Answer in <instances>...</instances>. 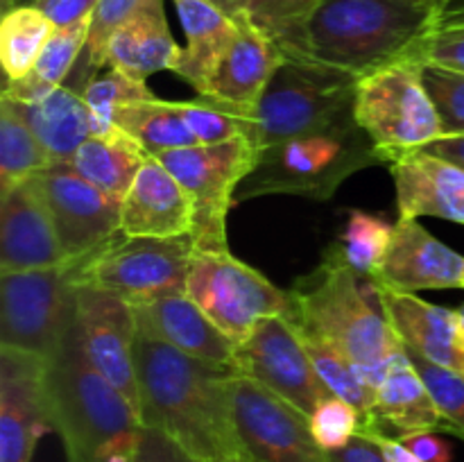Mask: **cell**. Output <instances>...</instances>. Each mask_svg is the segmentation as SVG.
<instances>
[{
  "label": "cell",
  "mask_w": 464,
  "mask_h": 462,
  "mask_svg": "<svg viewBox=\"0 0 464 462\" xmlns=\"http://www.w3.org/2000/svg\"><path fill=\"white\" fill-rule=\"evenodd\" d=\"M236 23H238V34L231 41L222 62L218 63L202 95L252 118L254 109L261 102L285 54L279 43L263 34L245 14L236 16Z\"/></svg>",
  "instance_id": "d6986e66"
},
{
  "label": "cell",
  "mask_w": 464,
  "mask_h": 462,
  "mask_svg": "<svg viewBox=\"0 0 464 462\" xmlns=\"http://www.w3.org/2000/svg\"><path fill=\"white\" fill-rule=\"evenodd\" d=\"M231 370L266 385L308 417L331 397L304 347L297 326L285 315L263 320L236 347Z\"/></svg>",
  "instance_id": "4fadbf2b"
},
{
  "label": "cell",
  "mask_w": 464,
  "mask_h": 462,
  "mask_svg": "<svg viewBox=\"0 0 464 462\" xmlns=\"http://www.w3.org/2000/svg\"><path fill=\"white\" fill-rule=\"evenodd\" d=\"M75 263L0 279V347L48 358L77 320Z\"/></svg>",
  "instance_id": "30bf717a"
},
{
  "label": "cell",
  "mask_w": 464,
  "mask_h": 462,
  "mask_svg": "<svg viewBox=\"0 0 464 462\" xmlns=\"http://www.w3.org/2000/svg\"><path fill=\"white\" fill-rule=\"evenodd\" d=\"M460 288H464V270H462V284H460Z\"/></svg>",
  "instance_id": "9f6ffc18"
},
{
  "label": "cell",
  "mask_w": 464,
  "mask_h": 462,
  "mask_svg": "<svg viewBox=\"0 0 464 462\" xmlns=\"http://www.w3.org/2000/svg\"><path fill=\"white\" fill-rule=\"evenodd\" d=\"M420 59L424 63L464 72V9L449 12L426 39Z\"/></svg>",
  "instance_id": "b9f144b4"
},
{
  "label": "cell",
  "mask_w": 464,
  "mask_h": 462,
  "mask_svg": "<svg viewBox=\"0 0 464 462\" xmlns=\"http://www.w3.org/2000/svg\"><path fill=\"white\" fill-rule=\"evenodd\" d=\"M317 5L320 0H247L243 14L285 54L297 43Z\"/></svg>",
  "instance_id": "8d00e7d4"
},
{
  "label": "cell",
  "mask_w": 464,
  "mask_h": 462,
  "mask_svg": "<svg viewBox=\"0 0 464 462\" xmlns=\"http://www.w3.org/2000/svg\"><path fill=\"white\" fill-rule=\"evenodd\" d=\"M295 324V322H293ZM297 326V324H295ZM299 335H302V342L306 347L308 356H311L313 365H315L317 374L324 380V385L329 388V392L334 397L344 399L347 403H352L362 417V428L361 433H383L376 421V392L361 379L356 370H353L352 362L334 347V344L326 342L322 335H317L315 331H308L304 326H297Z\"/></svg>",
  "instance_id": "f546056e"
},
{
  "label": "cell",
  "mask_w": 464,
  "mask_h": 462,
  "mask_svg": "<svg viewBox=\"0 0 464 462\" xmlns=\"http://www.w3.org/2000/svg\"><path fill=\"white\" fill-rule=\"evenodd\" d=\"M91 16L84 21L75 23V25L59 27L50 41L45 43L44 53L39 54L32 71L21 80L7 82L3 95L12 98L16 102H36V100L45 98L59 86L66 84L68 75L80 62L82 54L86 50V39H89Z\"/></svg>",
  "instance_id": "f1b7e54d"
},
{
  "label": "cell",
  "mask_w": 464,
  "mask_h": 462,
  "mask_svg": "<svg viewBox=\"0 0 464 462\" xmlns=\"http://www.w3.org/2000/svg\"><path fill=\"white\" fill-rule=\"evenodd\" d=\"M139 335L159 340L213 367L231 370L236 344L186 294L131 303Z\"/></svg>",
  "instance_id": "ffe728a7"
},
{
  "label": "cell",
  "mask_w": 464,
  "mask_h": 462,
  "mask_svg": "<svg viewBox=\"0 0 464 462\" xmlns=\"http://www.w3.org/2000/svg\"><path fill=\"white\" fill-rule=\"evenodd\" d=\"M32 3H34V0H3V14L14 7H25V5H32Z\"/></svg>",
  "instance_id": "f907efd6"
},
{
  "label": "cell",
  "mask_w": 464,
  "mask_h": 462,
  "mask_svg": "<svg viewBox=\"0 0 464 462\" xmlns=\"http://www.w3.org/2000/svg\"><path fill=\"white\" fill-rule=\"evenodd\" d=\"M376 290L403 347L464 376V347L456 311L435 306L417 294L399 293L383 284H376Z\"/></svg>",
  "instance_id": "603a6c76"
},
{
  "label": "cell",
  "mask_w": 464,
  "mask_h": 462,
  "mask_svg": "<svg viewBox=\"0 0 464 462\" xmlns=\"http://www.w3.org/2000/svg\"><path fill=\"white\" fill-rule=\"evenodd\" d=\"M421 80L438 111L442 136L464 134V72L424 63Z\"/></svg>",
  "instance_id": "f35d334b"
},
{
  "label": "cell",
  "mask_w": 464,
  "mask_h": 462,
  "mask_svg": "<svg viewBox=\"0 0 464 462\" xmlns=\"http://www.w3.org/2000/svg\"><path fill=\"white\" fill-rule=\"evenodd\" d=\"M82 62H84V66L77 72L75 80L59 86L57 91L36 100V102H16V100L7 98L14 104V109L25 118L30 130L44 143L54 163L71 161L72 154L82 148V143L93 136L91 113L84 102V89L93 80L95 72L86 63L84 54H82Z\"/></svg>",
  "instance_id": "cb8c5ba5"
},
{
  "label": "cell",
  "mask_w": 464,
  "mask_h": 462,
  "mask_svg": "<svg viewBox=\"0 0 464 462\" xmlns=\"http://www.w3.org/2000/svg\"><path fill=\"white\" fill-rule=\"evenodd\" d=\"M376 421L381 430H397V438L420 430L449 433V424L435 406L424 379L412 365L411 356L403 349L385 371L383 380L376 388Z\"/></svg>",
  "instance_id": "4316f807"
},
{
  "label": "cell",
  "mask_w": 464,
  "mask_h": 462,
  "mask_svg": "<svg viewBox=\"0 0 464 462\" xmlns=\"http://www.w3.org/2000/svg\"><path fill=\"white\" fill-rule=\"evenodd\" d=\"M331 462H388L383 448L372 435L358 433L352 442L338 451H329Z\"/></svg>",
  "instance_id": "bcb514c9"
},
{
  "label": "cell",
  "mask_w": 464,
  "mask_h": 462,
  "mask_svg": "<svg viewBox=\"0 0 464 462\" xmlns=\"http://www.w3.org/2000/svg\"><path fill=\"white\" fill-rule=\"evenodd\" d=\"M435 3H440V5H444V7H449V3H451V0H435Z\"/></svg>",
  "instance_id": "db71d44e"
},
{
  "label": "cell",
  "mask_w": 464,
  "mask_h": 462,
  "mask_svg": "<svg viewBox=\"0 0 464 462\" xmlns=\"http://www.w3.org/2000/svg\"><path fill=\"white\" fill-rule=\"evenodd\" d=\"M50 166L54 161L48 149L14 104L0 95V195Z\"/></svg>",
  "instance_id": "1f68e13d"
},
{
  "label": "cell",
  "mask_w": 464,
  "mask_h": 462,
  "mask_svg": "<svg viewBox=\"0 0 464 462\" xmlns=\"http://www.w3.org/2000/svg\"><path fill=\"white\" fill-rule=\"evenodd\" d=\"M424 152L433 154V157L444 159V161L453 163V166L462 168L464 170V134L462 136H442V139L433 140L426 148H421Z\"/></svg>",
  "instance_id": "7dc6e473"
},
{
  "label": "cell",
  "mask_w": 464,
  "mask_h": 462,
  "mask_svg": "<svg viewBox=\"0 0 464 462\" xmlns=\"http://www.w3.org/2000/svg\"><path fill=\"white\" fill-rule=\"evenodd\" d=\"M77 326L82 347L95 370L121 390L140 417L139 380H136L134 344L139 338L131 303L98 288H77Z\"/></svg>",
  "instance_id": "9a60e30c"
},
{
  "label": "cell",
  "mask_w": 464,
  "mask_h": 462,
  "mask_svg": "<svg viewBox=\"0 0 464 462\" xmlns=\"http://www.w3.org/2000/svg\"><path fill=\"white\" fill-rule=\"evenodd\" d=\"M113 122L131 139L139 140L152 157L168 149L199 145L181 113L177 111L175 102L168 100L154 98L148 102L127 104L113 113Z\"/></svg>",
  "instance_id": "4dcf8cb0"
},
{
  "label": "cell",
  "mask_w": 464,
  "mask_h": 462,
  "mask_svg": "<svg viewBox=\"0 0 464 462\" xmlns=\"http://www.w3.org/2000/svg\"><path fill=\"white\" fill-rule=\"evenodd\" d=\"M225 462H252V460H243V457H236V460H225Z\"/></svg>",
  "instance_id": "11a10c76"
},
{
  "label": "cell",
  "mask_w": 464,
  "mask_h": 462,
  "mask_svg": "<svg viewBox=\"0 0 464 462\" xmlns=\"http://www.w3.org/2000/svg\"><path fill=\"white\" fill-rule=\"evenodd\" d=\"M63 263H68L66 254L50 216L41 177H30L0 195V272L45 270Z\"/></svg>",
  "instance_id": "e0dca14e"
},
{
  "label": "cell",
  "mask_w": 464,
  "mask_h": 462,
  "mask_svg": "<svg viewBox=\"0 0 464 462\" xmlns=\"http://www.w3.org/2000/svg\"><path fill=\"white\" fill-rule=\"evenodd\" d=\"M39 177L68 263L80 265L121 234V199L102 193L68 163H54Z\"/></svg>",
  "instance_id": "5bb4252c"
},
{
  "label": "cell",
  "mask_w": 464,
  "mask_h": 462,
  "mask_svg": "<svg viewBox=\"0 0 464 462\" xmlns=\"http://www.w3.org/2000/svg\"><path fill=\"white\" fill-rule=\"evenodd\" d=\"M392 229L394 225H388L383 217L374 213L352 211L347 226L340 236V243L326 252L352 267L362 279L376 281L385 254H388L390 240H392Z\"/></svg>",
  "instance_id": "836d02e7"
},
{
  "label": "cell",
  "mask_w": 464,
  "mask_h": 462,
  "mask_svg": "<svg viewBox=\"0 0 464 462\" xmlns=\"http://www.w3.org/2000/svg\"><path fill=\"white\" fill-rule=\"evenodd\" d=\"M150 157L152 154L139 140L116 127L109 134L91 136L84 140L68 166L86 181L98 186L102 193L122 202Z\"/></svg>",
  "instance_id": "83f0119b"
},
{
  "label": "cell",
  "mask_w": 464,
  "mask_h": 462,
  "mask_svg": "<svg viewBox=\"0 0 464 462\" xmlns=\"http://www.w3.org/2000/svg\"><path fill=\"white\" fill-rule=\"evenodd\" d=\"M179 45L172 39L163 0H140L109 43L107 63L134 80L145 82L159 71H170Z\"/></svg>",
  "instance_id": "484cf974"
},
{
  "label": "cell",
  "mask_w": 464,
  "mask_h": 462,
  "mask_svg": "<svg viewBox=\"0 0 464 462\" xmlns=\"http://www.w3.org/2000/svg\"><path fill=\"white\" fill-rule=\"evenodd\" d=\"M288 320L334 344L376 392L394 358L403 351L376 284L358 276L329 252L315 272L293 285Z\"/></svg>",
  "instance_id": "3957f363"
},
{
  "label": "cell",
  "mask_w": 464,
  "mask_h": 462,
  "mask_svg": "<svg viewBox=\"0 0 464 462\" xmlns=\"http://www.w3.org/2000/svg\"><path fill=\"white\" fill-rule=\"evenodd\" d=\"M186 32V45L179 48L170 71L188 82L198 95L207 91L218 63L238 34L236 18L208 0H172Z\"/></svg>",
  "instance_id": "d4e9b609"
},
{
  "label": "cell",
  "mask_w": 464,
  "mask_h": 462,
  "mask_svg": "<svg viewBox=\"0 0 464 462\" xmlns=\"http://www.w3.org/2000/svg\"><path fill=\"white\" fill-rule=\"evenodd\" d=\"M367 435H372V438L381 444L388 462H424L420 456H415V453H412L399 438H390L388 433H367Z\"/></svg>",
  "instance_id": "c3c4849f"
},
{
  "label": "cell",
  "mask_w": 464,
  "mask_h": 462,
  "mask_svg": "<svg viewBox=\"0 0 464 462\" xmlns=\"http://www.w3.org/2000/svg\"><path fill=\"white\" fill-rule=\"evenodd\" d=\"M190 231L193 199L157 157H150L122 199L121 234L131 238H172Z\"/></svg>",
  "instance_id": "44dd1931"
},
{
  "label": "cell",
  "mask_w": 464,
  "mask_h": 462,
  "mask_svg": "<svg viewBox=\"0 0 464 462\" xmlns=\"http://www.w3.org/2000/svg\"><path fill=\"white\" fill-rule=\"evenodd\" d=\"M54 30H57L54 23L32 5L14 7L3 14L0 62H3L7 82L21 80L32 71Z\"/></svg>",
  "instance_id": "d6a6232c"
},
{
  "label": "cell",
  "mask_w": 464,
  "mask_h": 462,
  "mask_svg": "<svg viewBox=\"0 0 464 462\" xmlns=\"http://www.w3.org/2000/svg\"><path fill=\"white\" fill-rule=\"evenodd\" d=\"M208 3L216 5L218 9H222L227 16L236 18L245 12V5H247V0H208Z\"/></svg>",
  "instance_id": "681fc988"
},
{
  "label": "cell",
  "mask_w": 464,
  "mask_h": 462,
  "mask_svg": "<svg viewBox=\"0 0 464 462\" xmlns=\"http://www.w3.org/2000/svg\"><path fill=\"white\" fill-rule=\"evenodd\" d=\"M140 424L163 430L207 462L243 457L231 415L227 376L179 349L139 335L134 344Z\"/></svg>",
  "instance_id": "6da1fadb"
},
{
  "label": "cell",
  "mask_w": 464,
  "mask_h": 462,
  "mask_svg": "<svg viewBox=\"0 0 464 462\" xmlns=\"http://www.w3.org/2000/svg\"><path fill=\"white\" fill-rule=\"evenodd\" d=\"M447 9L435 0H320L285 54L365 77L420 59Z\"/></svg>",
  "instance_id": "7a4b0ae2"
},
{
  "label": "cell",
  "mask_w": 464,
  "mask_h": 462,
  "mask_svg": "<svg viewBox=\"0 0 464 462\" xmlns=\"http://www.w3.org/2000/svg\"><path fill=\"white\" fill-rule=\"evenodd\" d=\"M186 297L193 299L236 347L263 320L293 311L290 290H281L229 249H195L186 279Z\"/></svg>",
  "instance_id": "ba28073f"
},
{
  "label": "cell",
  "mask_w": 464,
  "mask_h": 462,
  "mask_svg": "<svg viewBox=\"0 0 464 462\" xmlns=\"http://www.w3.org/2000/svg\"><path fill=\"white\" fill-rule=\"evenodd\" d=\"M385 163L352 111L329 125L293 136L256 152L252 172L236 190V204L261 195H299L326 202L362 168Z\"/></svg>",
  "instance_id": "5b68a950"
},
{
  "label": "cell",
  "mask_w": 464,
  "mask_h": 462,
  "mask_svg": "<svg viewBox=\"0 0 464 462\" xmlns=\"http://www.w3.org/2000/svg\"><path fill=\"white\" fill-rule=\"evenodd\" d=\"M420 59H408L361 77L353 116L385 163L442 139L438 111L421 80Z\"/></svg>",
  "instance_id": "52a82bcc"
},
{
  "label": "cell",
  "mask_w": 464,
  "mask_h": 462,
  "mask_svg": "<svg viewBox=\"0 0 464 462\" xmlns=\"http://www.w3.org/2000/svg\"><path fill=\"white\" fill-rule=\"evenodd\" d=\"M397 190L399 217L417 220L421 216L464 225V170L415 149L390 163Z\"/></svg>",
  "instance_id": "7402d4cb"
},
{
  "label": "cell",
  "mask_w": 464,
  "mask_h": 462,
  "mask_svg": "<svg viewBox=\"0 0 464 462\" xmlns=\"http://www.w3.org/2000/svg\"><path fill=\"white\" fill-rule=\"evenodd\" d=\"M175 107L199 145L227 143V140L240 139V136L249 139L252 118L243 116L240 111L218 102V100L198 95L195 100L175 102Z\"/></svg>",
  "instance_id": "d590c367"
},
{
  "label": "cell",
  "mask_w": 464,
  "mask_h": 462,
  "mask_svg": "<svg viewBox=\"0 0 464 462\" xmlns=\"http://www.w3.org/2000/svg\"><path fill=\"white\" fill-rule=\"evenodd\" d=\"M157 95L148 89V84L134 77L125 75L121 71H109L107 75L93 77L84 89V102L91 113V127H93V136L109 134L116 130L113 122V113L121 107L136 102H148Z\"/></svg>",
  "instance_id": "e575fe53"
},
{
  "label": "cell",
  "mask_w": 464,
  "mask_h": 462,
  "mask_svg": "<svg viewBox=\"0 0 464 462\" xmlns=\"http://www.w3.org/2000/svg\"><path fill=\"white\" fill-rule=\"evenodd\" d=\"M131 462H207L181 447L175 438L152 426H140Z\"/></svg>",
  "instance_id": "7bdbcfd3"
},
{
  "label": "cell",
  "mask_w": 464,
  "mask_h": 462,
  "mask_svg": "<svg viewBox=\"0 0 464 462\" xmlns=\"http://www.w3.org/2000/svg\"><path fill=\"white\" fill-rule=\"evenodd\" d=\"M44 374L45 358L0 347V462H32L39 438L53 430Z\"/></svg>",
  "instance_id": "2e32d148"
},
{
  "label": "cell",
  "mask_w": 464,
  "mask_h": 462,
  "mask_svg": "<svg viewBox=\"0 0 464 462\" xmlns=\"http://www.w3.org/2000/svg\"><path fill=\"white\" fill-rule=\"evenodd\" d=\"M313 438L317 439L324 451H338L352 442L353 435L361 433L362 417L352 403L340 397H326L320 406L315 408L311 417Z\"/></svg>",
  "instance_id": "ab89813d"
},
{
  "label": "cell",
  "mask_w": 464,
  "mask_h": 462,
  "mask_svg": "<svg viewBox=\"0 0 464 462\" xmlns=\"http://www.w3.org/2000/svg\"><path fill=\"white\" fill-rule=\"evenodd\" d=\"M139 5L140 0H100L98 7L91 14L89 39H86L84 50V59L91 71L98 72L107 63L109 43H111L113 34L134 14Z\"/></svg>",
  "instance_id": "60d3db41"
},
{
  "label": "cell",
  "mask_w": 464,
  "mask_h": 462,
  "mask_svg": "<svg viewBox=\"0 0 464 462\" xmlns=\"http://www.w3.org/2000/svg\"><path fill=\"white\" fill-rule=\"evenodd\" d=\"M456 317H458V331H460V342L464 347V303L456 311Z\"/></svg>",
  "instance_id": "816d5d0a"
},
{
  "label": "cell",
  "mask_w": 464,
  "mask_h": 462,
  "mask_svg": "<svg viewBox=\"0 0 464 462\" xmlns=\"http://www.w3.org/2000/svg\"><path fill=\"white\" fill-rule=\"evenodd\" d=\"M403 444L411 448L415 456H420L424 462H451L453 448L447 439L440 438L433 430H420V433L401 435Z\"/></svg>",
  "instance_id": "f6af8a7d"
},
{
  "label": "cell",
  "mask_w": 464,
  "mask_h": 462,
  "mask_svg": "<svg viewBox=\"0 0 464 462\" xmlns=\"http://www.w3.org/2000/svg\"><path fill=\"white\" fill-rule=\"evenodd\" d=\"M193 234L172 238H131L118 234L100 252L75 265L77 288H98L130 303L186 294Z\"/></svg>",
  "instance_id": "9c48e42d"
},
{
  "label": "cell",
  "mask_w": 464,
  "mask_h": 462,
  "mask_svg": "<svg viewBox=\"0 0 464 462\" xmlns=\"http://www.w3.org/2000/svg\"><path fill=\"white\" fill-rule=\"evenodd\" d=\"M193 199L195 249L218 252L227 245V213L236 190L256 163V148L247 136L216 145L168 149L157 154Z\"/></svg>",
  "instance_id": "8fae6325"
},
{
  "label": "cell",
  "mask_w": 464,
  "mask_h": 462,
  "mask_svg": "<svg viewBox=\"0 0 464 462\" xmlns=\"http://www.w3.org/2000/svg\"><path fill=\"white\" fill-rule=\"evenodd\" d=\"M98 3L100 0H34L32 7L45 14L59 30V27L75 25V23L89 18Z\"/></svg>",
  "instance_id": "ee69618b"
},
{
  "label": "cell",
  "mask_w": 464,
  "mask_h": 462,
  "mask_svg": "<svg viewBox=\"0 0 464 462\" xmlns=\"http://www.w3.org/2000/svg\"><path fill=\"white\" fill-rule=\"evenodd\" d=\"M361 77L285 54L252 113L249 140L258 149L329 125L352 111Z\"/></svg>",
  "instance_id": "8992f818"
},
{
  "label": "cell",
  "mask_w": 464,
  "mask_h": 462,
  "mask_svg": "<svg viewBox=\"0 0 464 462\" xmlns=\"http://www.w3.org/2000/svg\"><path fill=\"white\" fill-rule=\"evenodd\" d=\"M462 270L464 256L429 234L417 220L399 217L374 284L411 294L420 290L460 288Z\"/></svg>",
  "instance_id": "ac0fdd59"
},
{
  "label": "cell",
  "mask_w": 464,
  "mask_h": 462,
  "mask_svg": "<svg viewBox=\"0 0 464 462\" xmlns=\"http://www.w3.org/2000/svg\"><path fill=\"white\" fill-rule=\"evenodd\" d=\"M44 392L50 428L62 438L68 462H107L113 453L134 451L140 417L89 361L77 320L45 358Z\"/></svg>",
  "instance_id": "277c9868"
},
{
  "label": "cell",
  "mask_w": 464,
  "mask_h": 462,
  "mask_svg": "<svg viewBox=\"0 0 464 462\" xmlns=\"http://www.w3.org/2000/svg\"><path fill=\"white\" fill-rule=\"evenodd\" d=\"M107 462H131V453H113Z\"/></svg>",
  "instance_id": "f5cc1de1"
},
{
  "label": "cell",
  "mask_w": 464,
  "mask_h": 462,
  "mask_svg": "<svg viewBox=\"0 0 464 462\" xmlns=\"http://www.w3.org/2000/svg\"><path fill=\"white\" fill-rule=\"evenodd\" d=\"M406 351L424 379L435 406L449 424V433L464 442V376L426 361L424 356L411 351V349H406Z\"/></svg>",
  "instance_id": "74e56055"
},
{
  "label": "cell",
  "mask_w": 464,
  "mask_h": 462,
  "mask_svg": "<svg viewBox=\"0 0 464 462\" xmlns=\"http://www.w3.org/2000/svg\"><path fill=\"white\" fill-rule=\"evenodd\" d=\"M231 415L252 462H331L313 438L311 419L266 385L231 371L227 376Z\"/></svg>",
  "instance_id": "7c38bea8"
}]
</instances>
